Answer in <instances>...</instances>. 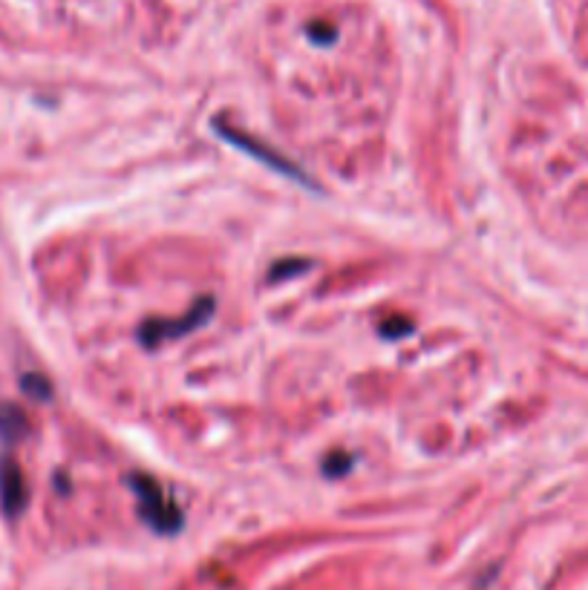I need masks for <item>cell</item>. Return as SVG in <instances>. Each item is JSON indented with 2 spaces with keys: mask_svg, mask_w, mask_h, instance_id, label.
Instances as JSON below:
<instances>
[{
  "mask_svg": "<svg viewBox=\"0 0 588 590\" xmlns=\"http://www.w3.org/2000/svg\"><path fill=\"white\" fill-rule=\"evenodd\" d=\"M29 504V484L21 464L12 456L0 458V510L7 519H18Z\"/></svg>",
  "mask_w": 588,
  "mask_h": 590,
  "instance_id": "277c9868",
  "label": "cell"
},
{
  "mask_svg": "<svg viewBox=\"0 0 588 590\" xmlns=\"http://www.w3.org/2000/svg\"><path fill=\"white\" fill-rule=\"evenodd\" d=\"M128 487L133 490L136 499H139V516L148 521L150 530H157L162 536H173L182 530V510L165 492V487L159 484L157 478L144 476V472H133V476H128Z\"/></svg>",
  "mask_w": 588,
  "mask_h": 590,
  "instance_id": "6da1fadb",
  "label": "cell"
},
{
  "mask_svg": "<svg viewBox=\"0 0 588 590\" xmlns=\"http://www.w3.org/2000/svg\"><path fill=\"white\" fill-rule=\"evenodd\" d=\"M211 314H213V297H202V300H197V306H193L185 317H179V320H150V323H144L142 329H139V340H142L148 349L170 343V340L185 338V334L197 331L202 323H208V317Z\"/></svg>",
  "mask_w": 588,
  "mask_h": 590,
  "instance_id": "3957f363",
  "label": "cell"
},
{
  "mask_svg": "<svg viewBox=\"0 0 588 590\" xmlns=\"http://www.w3.org/2000/svg\"><path fill=\"white\" fill-rule=\"evenodd\" d=\"M21 389L29 394V398H32V401H38V403L52 401V383L47 378H43V374H38V372L23 374Z\"/></svg>",
  "mask_w": 588,
  "mask_h": 590,
  "instance_id": "8992f818",
  "label": "cell"
},
{
  "mask_svg": "<svg viewBox=\"0 0 588 590\" xmlns=\"http://www.w3.org/2000/svg\"><path fill=\"white\" fill-rule=\"evenodd\" d=\"M383 334L387 338H398V334H405V331H410V323H396V326H383Z\"/></svg>",
  "mask_w": 588,
  "mask_h": 590,
  "instance_id": "52a82bcc",
  "label": "cell"
},
{
  "mask_svg": "<svg viewBox=\"0 0 588 590\" xmlns=\"http://www.w3.org/2000/svg\"><path fill=\"white\" fill-rule=\"evenodd\" d=\"M213 130H217V136L226 141H231L237 150H242V153H249L251 159H257V162H262L266 168L277 170V173H283V177H289L291 182H298V184H306V188H312L315 184L309 182V177H306L303 170L298 168V164H291L286 156H280L277 150L266 148V144H260V141H255L251 136L240 133V130H235L231 124H222V121H213Z\"/></svg>",
  "mask_w": 588,
  "mask_h": 590,
  "instance_id": "7a4b0ae2",
  "label": "cell"
},
{
  "mask_svg": "<svg viewBox=\"0 0 588 590\" xmlns=\"http://www.w3.org/2000/svg\"><path fill=\"white\" fill-rule=\"evenodd\" d=\"M29 436V418L18 403L0 401V441L18 443Z\"/></svg>",
  "mask_w": 588,
  "mask_h": 590,
  "instance_id": "5b68a950",
  "label": "cell"
},
{
  "mask_svg": "<svg viewBox=\"0 0 588 590\" xmlns=\"http://www.w3.org/2000/svg\"><path fill=\"white\" fill-rule=\"evenodd\" d=\"M329 27H312V38H320V43L332 41V32H327Z\"/></svg>",
  "mask_w": 588,
  "mask_h": 590,
  "instance_id": "ba28073f",
  "label": "cell"
}]
</instances>
